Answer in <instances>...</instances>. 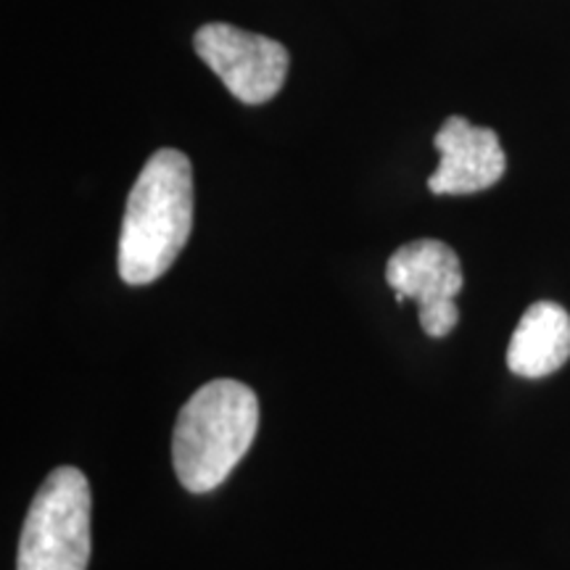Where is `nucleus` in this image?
Wrapping results in <instances>:
<instances>
[{
  "label": "nucleus",
  "instance_id": "obj_2",
  "mask_svg": "<svg viewBox=\"0 0 570 570\" xmlns=\"http://www.w3.org/2000/svg\"><path fill=\"white\" fill-rule=\"evenodd\" d=\"M259 399L246 383L217 377L185 402L173 433L177 481L190 494L217 489L252 449Z\"/></svg>",
  "mask_w": 570,
  "mask_h": 570
},
{
  "label": "nucleus",
  "instance_id": "obj_7",
  "mask_svg": "<svg viewBox=\"0 0 570 570\" xmlns=\"http://www.w3.org/2000/svg\"><path fill=\"white\" fill-rule=\"evenodd\" d=\"M570 360V315L554 302L525 309L508 346V367L520 377H547Z\"/></svg>",
  "mask_w": 570,
  "mask_h": 570
},
{
  "label": "nucleus",
  "instance_id": "obj_1",
  "mask_svg": "<svg viewBox=\"0 0 570 570\" xmlns=\"http://www.w3.org/2000/svg\"><path fill=\"white\" fill-rule=\"evenodd\" d=\"M194 230V167L177 148L146 161L125 206L119 233V277L148 285L167 273Z\"/></svg>",
  "mask_w": 570,
  "mask_h": 570
},
{
  "label": "nucleus",
  "instance_id": "obj_6",
  "mask_svg": "<svg viewBox=\"0 0 570 570\" xmlns=\"http://www.w3.org/2000/svg\"><path fill=\"white\" fill-rule=\"evenodd\" d=\"M433 142L441 161L428 180V188L436 196L481 194L502 180L508 169L497 132L470 125L465 117H449Z\"/></svg>",
  "mask_w": 570,
  "mask_h": 570
},
{
  "label": "nucleus",
  "instance_id": "obj_3",
  "mask_svg": "<svg viewBox=\"0 0 570 570\" xmlns=\"http://www.w3.org/2000/svg\"><path fill=\"white\" fill-rule=\"evenodd\" d=\"M92 497L82 470L56 468L35 494L19 537L17 570H88Z\"/></svg>",
  "mask_w": 570,
  "mask_h": 570
},
{
  "label": "nucleus",
  "instance_id": "obj_5",
  "mask_svg": "<svg viewBox=\"0 0 570 570\" xmlns=\"http://www.w3.org/2000/svg\"><path fill=\"white\" fill-rule=\"evenodd\" d=\"M386 281L396 291V302H417L420 327L431 338H444L460 323L454 298L462 291L460 256L452 246L433 238L404 244L391 254Z\"/></svg>",
  "mask_w": 570,
  "mask_h": 570
},
{
  "label": "nucleus",
  "instance_id": "obj_4",
  "mask_svg": "<svg viewBox=\"0 0 570 570\" xmlns=\"http://www.w3.org/2000/svg\"><path fill=\"white\" fill-rule=\"evenodd\" d=\"M194 46L206 67L244 104H267L281 92L288 75L285 46L225 21L204 24L196 32Z\"/></svg>",
  "mask_w": 570,
  "mask_h": 570
}]
</instances>
